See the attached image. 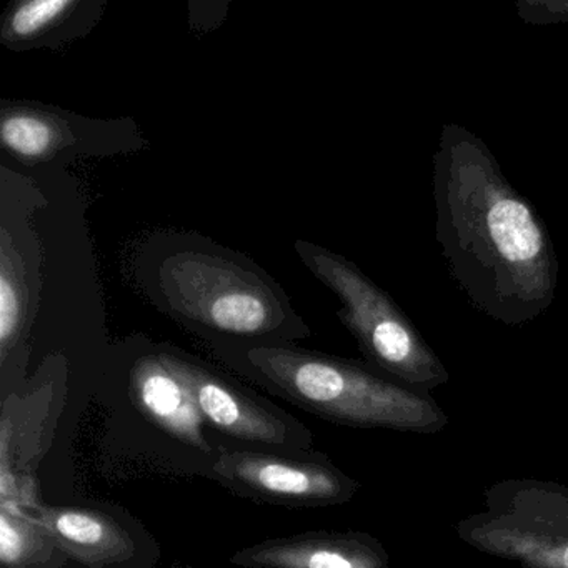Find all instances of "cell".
I'll return each mask as SVG.
<instances>
[{
  "instance_id": "6da1fadb",
  "label": "cell",
  "mask_w": 568,
  "mask_h": 568,
  "mask_svg": "<svg viewBox=\"0 0 568 568\" xmlns=\"http://www.w3.org/2000/svg\"><path fill=\"white\" fill-rule=\"evenodd\" d=\"M434 201L435 237L474 308L510 327L544 315L558 284L547 225L505 179L490 149L464 125L442 128Z\"/></svg>"
},
{
  "instance_id": "7a4b0ae2",
  "label": "cell",
  "mask_w": 568,
  "mask_h": 568,
  "mask_svg": "<svg viewBox=\"0 0 568 568\" xmlns=\"http://www.w3.org/2000/svg\"><path fill=\"white\" fill-rule=\"evenodd\" d=\"M149 304L214 345H295L312 328L285 288L242 252L195 232L149 235L132 254Z\"/></svg>"
},
{
  "instance_id": "3957f363",
  "label": "cell",
  "mask_w": 568,
  "mask_h": 568,
  "mask_svg": "<svg viewBox=\"0 0 568 568\" xmlns=\"http://www.w3.org/2000/svg\"><path fill=\"white\" fill-rule=\"evenodd\" d=\"M211 348L239 374L335 424L424 435L438 434L448 424L430 394L382 377L361 362L298 345Z\"/></svg>"
},
{
  "instance_id": "277c9868",
  "label": "cell",
  "mask_w": 568,
  "mask_h": 568,
  "mask_svg": "<svg viewBox=\"0 0 568 568\" xmlns=\"http://www.w3.org/2000/svg\"><path fill=\"white\" fill-rule=\"evenodd\" d=\"M295 252L304 267L341 302L338 321L357 341L368 364L405 387L434 390L450 378L410 318L354 262L308 241Z\"/></svg>"
},
{
  "instance_id": "5b68a950",
  "label": "cell",
  "mask_w": 568,
  "mask_h": 568,
  "mask_svg": "<svg viewBox=\"0 0 568 568\" xmlns=\"http://www.w3.org/2000/svg\"><path fill=\"white\" fill-rule=\"evenodd\" d=\"M468 547L521 568H568V485L507 478L484 491V510L455 524Z\"/></svg>"
},
{
  "instance_id": "8992f818",
  "label": "cell",
  "mask_w": 568,
  "mask_h": 568,
  "mask_svg": "<svg viewBox=\"0 0 568 568\" xmlns=\"http://www.w3.org/2000/svg\"><path fill=\"white\" fill-rule=\"evenodd\" d=\"M44 202L38 175L0 164V367L28 357L41 311L42 248L36 214Z\"/></svg>"
},
{
  "instance_id": "52a82bcc",
  "label": "cell",
  "mask_w": 568,
  "mask_h": 568,
  "mask_svg": "<svg viewBox=\"0 0 568 568\" xmlns=\"http://www.w3.org/2000/svg\"><path fill=\"white\" fill-rule=\"evenodd\" d=\"M148 149L151 142L131 118H88L34 101L0 102V151L8 164L49 172L81 159L119 158Z\"/></svg>"
},
{
  "instance_id": "ba28073f",
  "label": "cell",
  "mask_w": 568,
  "mask_h": 568,
  "mask_svg": "<svg viewBox=\"0 0 568 568\" xmlns=\"http://www.w3.org/2000/svg\"><path fill=\"white\" fill-rule=\"evenodd\" d=\"M211 474L234 494L284 507L347 504L361 487L321 455L297 457L247 448L217 452Z\"/></svg>"
},
{
  "instance_id": "9c48e42d",
  "label": "cell",
  "mask_w": 568,
  "mask_h": 568,
  "mask_svg": "<svg viewBox=\"0 0 568 568\" xmlns=\"http://www.w3.org/2000/svg\"><path fill=\"white\" fill-rule=\"evenodd\" d=\"M162 361L191 390L205 422L229 437L274 447H305L311 432L284 412L245 392L204 362L172 345H159Z\"/></svg>"
},
{
  "instance_id": "30bf717a",
  "label": "cell",
  "mask_w": 568,
  "mask_h": 568,
  "mask_svg": "<svg viewBox=\"0 0 568 568\" xmlns=\"http://www.w3.org/2000/svg\"><path fill=\"white\" fill-rule=\"evenodd\" d=\"M231 564L244 568H390L378 538L364 531H308L242 548Z\"/></svg>"
},
{
  "instance_id": "8fae6325",
  "label": "cell",
  "mask_w": 568,
  "mask_h": 568,
  "mask_svg": "<svg viewBox=\"0 0 568 568\" xmlns=\"http://www.w3.org/2000/svg\"><path fill=\"white\" fill-rule=\"evenodd\" d=\"M129 394L135 407L165 434L182 444L212 452L204 430V417L184 382L162 361L158 344L132 347Z\"/></svg>"
},
{
  "instance_id": "7c38bea8",
  "label": "cell",
  "mask_w": 568,
  "mask_h": 568,
  "mask_svg": "<svg viewBox=\"0 0 568 568\" xmlns=\"http://www.w3.org/2000/svg\"><path fill=\"white\" fill-rule=\"evenodd\" d=\"M105 9V0L12 2L0 22V44L18 54L64 48L91 34Z\"/></svg>"
},
{
  "instance_id": "4fadbf2b",
  "label": "cell",
  "mask_w": 568,
  "mask_h": 568,
  "mask_svg": "<svg viewBox=\"0 0 568 568\" xmlns=\"http://www.w3.org/2000/svg\"><path fill=\"white\" fill-rule=\"evenodd\" d=\"M55 548L88 567H109L134 555V540L111 515L95 508L48 507L26 511Z\"/></svg>"
},
{
  "instance_id": "5bb4252c",
  "label": "cell",
  "mask_w": 568,
  "mask_h": 568,
  "mask_svg": "<svg viewBox=\"0 0 568 568\" xmlns=\"http://www.w3.org/2000/svg\"><path fill=\"white\" fill-rule=\"evenodd\" d=\"M54 547L45 531L19 508L0 505V560L6 568H24L44 558Z\"/></svg>"
},
{
  "instance_id": "9a60e30c",
  "label": "cell",
  "mask_w": 568,
  "mask_h": 568,
  "mask_svg": "<svg viewBox=\"0 0 568 568\" xmlns=\"http://www.w3.org/2000/svg\"><path fill=\"white\" fill-rule=\"evenodd\" d=\"M515 9L527 24H568V0H518Z\"/></svg>"
}]
</instances>
